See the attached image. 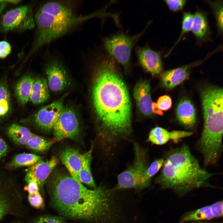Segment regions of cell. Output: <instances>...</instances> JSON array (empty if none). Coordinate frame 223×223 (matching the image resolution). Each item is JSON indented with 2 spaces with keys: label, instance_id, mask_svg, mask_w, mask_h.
Masks as SVG:
<instances>
[{
  "label": "cell",
  "instance_id": "6da1fadb",
  "mask_svg": "<svg viewBox=\"0 0 223 223\" xmlns=\"http://www.w3.org/2000/svg\"><path fill=\"white\" fill-rule=\"evenodd\" d=\"M92 100L100 123V134L110 151L131 132V106L126 85L114 59L107 54L95 55Z\"/></svg>",
  "mask_w": 223,
  "mask_h": 223
},
{
  "label": "cell",
  "instance_id": "7a4b0ae2",
  "mask_svg": "<svg viewBox=\"0 0 223 223\" xmlns=\"http://www.w3.org/2000/svg\"><path fill=\"white\" fill-rule=\"evenodd\" d=\"M49 183L52 204L62 216L99 223L114 218L112 196L110 191L102 186L89 189L64 173L56 174Z\"/></svg>",
  "mask_w": 223,
  "mask_h": 223
},
{
  "label": "cell",
  "instance_id": "3957f363",
  "mask_svg": "<svg viewBox=\"0 0 223 223\" xmlns=\"http://www.w3.org/2000/svg\"><path fill=\"white\" fill-rule=\"evenodd\" d=\"M79 3L74 1L51 0L40 5L34 15L36 30L27 57L87 21L95 17L109 16V13L104 9L86 15H79Z\"/></svg>",
  "mask_w": 223,
  "mask_h": 223
},
{
  "label": "cell",
  "instance_id": "277c9868",
  "mask_svg": "<svg viewBox=\"0 0 223 223\" xmlns=\"http://www.w3.org/2000/svg\"><path fill=\"white\" fill-rule=\"evenodd\" d=\"M164 158L161 171L155 180L161 189L182 196L196 188L212 186L208 180L216 174L202 168L186 145L171 149Z\"/></svg>",
  "mask_w": 223,
  "mask_h": 223
},
{
  "label": "cell",
  "instance_id": "5b68a950",
  "mask_svg": "<svg viewBox=\"0 0 223 223\" xmlns=\"http://www.w3.org/2000/svg\"><path fill=\"white\" fill-rule=\"evenodd\" d=\"M203 129L198 143L203 159L217 160L222 149L223 89L209 85L201 90Z\"/></svg>",
  "mask_w": 223,
  "mask_h": 223
},
{
  "label": "cell",
  "instance_id": "8992f818",
  "mask_svg": "<svg viewBox=\"0 0 223 223\" xmlns=\"http://www.w3.org/2000/svg\"><path fill=\"white\" fill-rule=\"evenodd\" d=\"M22 196L12 177L0 172V221L8 215L22 216Z\"/></svg>",
  "mask_w": 223,
  "mask_h": 223
},
{
  "label": "cell",
  "instance_id": "52a82bcc",
  "mask_svg": "<svg viewBox=\"0 0 223 223\" xmlns=\"http://www.w3.org/2000/svg\"><path fill=\"white\" fill-rule=\"evenodd\" d=\"M134 161L126 170L119 174L117 183L113 190L135 188L140 190L141 181L148 167L147 151L139 144L133 142Z\"/></svg>",
  "mask_w": 223,
  "mask_h": 223
},
{
  "label": "cell",
  "instance_id": "ba28073f",
  "mask_svg": "<svg viewBox=\"0 0 223 223\" xmlns=\"http://www.w3.org/2000/svg\"><path fill=\"white\" fill-rule=\"evenodd\" d=\"M146 28L133 36L120 33L107 37L103 40L104 49L107 54L127 68L130 63L132 48Z\"/></svg>",
  "mask_w": 223,
  "mask_h": 223
},
{
  "label": "cell",
  "instance_id": "9c48e42d",
  "mask_svg": "<svg viewBox=\"0 0 223 223\" xmlns=\"http://www.w3.org/2000/svg\"><path fill=\"white\" fill-rule=\"evenodd\" d=\"M33 4L21 6L7 12L0 19V30L4 32H22L36 27Z\"/></svg>",
  "mask_w": 223,
  "mask_h": 223
},
{
  "label": "cell",
  "instance_id": "30bf717a",
  "mask_svg": "<svg viewBox=\"0 0 223 223\" xmlns=\"http://www.w3.org/2000/svg\"><path fill=\"white\" fill-rule=\"evenodd\" d=\"M52 129L55 142L64 139L74 138L79 134V125L77 115L73 109L63 107Z\"/></svg>",
  "mask_w": 223,
  "mask_h": 223
},
{
  "label": "cell",
  "instance_id": "8fae6325",
  "mask_svg": "<svg viewBox=\"0 0 223 223\" xmlns=\"http://www.w3.org/2000/svg\"><path fill=\"white\" fill-rule=\"evenodd\" d=\"M49 57L45 69L48 87L53 91L62 90L68 84L66 70L58 56L51 55Z\"/></svg>",
  "mask_w": 223,
  "mask_h": 223
},
{
  "label": "cell",
  "instance_id": "7c38bea8",
  "mask_svg": "<svg viewBox=\"0 0 223 223\" xmlns=\"http://www.w3.org/2000/svg\"><path fill=\"white\" fill-rule=\"evenodd\" d=\"M63 107L62 99H59L42 107L34 116L35 125L44 131L52 129Z\"/></svg>",
  "mask_w": 223,
  "mask_h": 223
},
{
  "label": "cell",
  "instance_id": "4fadbf2b",
  "mask_svg": "<svg viewBox=\"0 0 223 223\" xmlns=\"http://www.w3.org/2000/svg\"><path fill=\"white\" fill-rule=\"evenodd\" d=\"M59 160L55 156L47 160L42 159L29 167L25 177L26 182L30 180L35 181L39 189L42 188L45 181L56 166Z\"/></svg>",
  "mask_w": 223,
  "mask_h": 223
},
{
  "label": "cell",
  "instance_id": "5bb4252c",
  "mask_svg": "<svg viewBox=\"0 0 223 223\" xmlns=\"http://www.w3.org/2000/svg\"><path fill=\"white\" fill-rule=\"evenodd\" d=\"M136 50L139 62L145 69L153 75L161 72L162 65L157 52L147 47H138Z\"/></svg>",
  "mask_w": 223,
  "mask_h": 223
},
{
  "label": "cell",
  "instance_id": "9a60e30c",
  "mask_svg": "<svg viewBox=\"0 0 223 223\" xmlns=\"http://www.w3.org/2000/svg\"><path fill=\"white\" fill-rule=\"evenodd\" d=\"M133 96L140 112L146 116L151 115L153 102L149 83L146 81L138 82L134 89Z\"/></svg>",
  "mask_w": 223,
  "mask_h": 223
},
{
  "label": "cell",
  "instance_id": "2e32d148",
  "mask_svg": "<svg viewBox=\"0 0 223 223\" xmlns=\"http://www.w3.org/2000/svg\"><path fill=\"white\" fill-rule=\"evenodd\" d=\"M193 133L192 132L181 130L169 131L162 127H156L150 132L147 141L157 145H162L170 140H178L189 137Z\"/></svg>",
  "mask_w": 223,
  "mask_h": 223
},
{
  "label": "cell",
  "instance_id": "e0dca14e",
  "mask_svg": "<svg viewBox=\"0 0 223 223\" xmlns=\"http://www.w3.org/2000/svg\"><path fill=\"white\" fill-rule=\"evenodd\" d=\"M59 158L69 174L79 181V173L82 164L83 155L76 149L68 148L61 152Z\"/></svg>",
  "mask_w": 223,
  "mask_h": 223
},
{
  "label": "cell",
  "instance_id": "ac0fdd59",
  "mask_svg": "<svg viewBox=\"0 0 223 223\" xmlns=\"http://www.w3.org/2000/svg\"><path fill=\"white\" fill-rule=\"evenodd\" d=\"M177 117L179 122L187 128H191L196 121L195 109L190 101L183 99L178 103L176 110Z\"/></svg>",
  "mask_w": 223,
  "mask_h": 223
},
{
  "label": "cell",
  "instance_id": "d6986e66",
  "mask_svg": "<svg viewBox=\"0 0 223 223\" xmlns=\"http://www.w3.org/2000/svg\"><path fill=\"white\" fill-rule=\"evenodd\" d=\"M189 75L188 66L178 68L164 72L161 81L164 87L171 89L186 79Z\"/></svg>",
  "mask_w": 223,
  "mask_h": 223
},
{
  "label": "cell",
  "instance_id": "ffe728a7",
  "mask_svg": "<svg viewBox=\"0 0 223 223\" xmlns=\"http://www.w3.org/2000/svg\"><path fill=\"white\" fill-rule=\"evenodd\" d=\"M48 88L47 82L45 79L41 77L35 79L29 101L35 104L45 102L49 98Z\"/></svg>",
  "mask_w": 223,
  "mask_h": 223
},
{
  "label": "cell",
  "instance_id": "44dd1931",
  "mask_svg": "<svg viewBox=\"0 0 223 223\" xmlns=\"http://www.w3.org/2000/svg\"><path fill=\"white\" fill-rule=\"evenodd\" d=\"M35 79L30 75L22 77L16 84L15 88V96L20 103L26 104L29 100Z\"/></svg>",
  "mask_w": 223,
  "mask_h": 223
},
{
  "label": "cell",
  "instance_id": "7402d4cb",
  "mask_svg": "<svg viewBox=\"0 0 223 223\" xmlns=\"http://www.w3.org/2000/svg\"><path fill=\"white\" fill-rule=\"evenodd\" d=\"M7 132L9 138L15 144L25 145L34 134L27 128L17 124H12L7 128Z\"/></svg>",
  "mask_w": 223,
  "mask_h": 223
},
{
  "label": "cell",
  "instance_id": "603a6c76",
  "mask_svg": "<svg viewBox=\"0 0 223 223\" xmlns=\"http://www.w3.org/2000/svg\"><path fill=\"white\" fill-rule=\"evenodd\" d=\"M93 148L83 155V160L81 167L79 173L80 181L96 189L94 180L92 175L90 164L92 160Z\"/></svg>",
  "mask_w": 223,
  "mask_h": 223
},
{
  "label": "cell",
  "instance_id": "cb8c5ba5",
  "mask_svg": "<svg viewBox=\"0 0 223 223\" xmlns=\"http://www.w3.org/2000/svg\"><path fill=\"white\" fill-rule=\"evenodd\" d=\"M42 157L37 155L28 153H20L15 155L5 166L7 169H12L21 167H30Z\"/></svg>",
  "mask_w": 223,
  "mask_h": 223
},
{
  "label": "cell",
  "instance_id": "d4e9b609",
  "mask_svg": "<svg viewBox=\"0 0 223 223\" xmlns=\"http://www.w3.org/2000/svg\"><path fill=\"white\" fill-rule=\"evenodd\" d=\"M213 218L210 206H207L199 209L188 212L183 216L178 223L208 220Z\"/></svg>",
  "mask_w": 223,
  "mask_h": 223
},
{
  "label": "cell",
  "instance_id": "484cf974",
  "mask_svg": "<svg viewBox=\"0 0 223 223\" xmlns=\"http://www.w3.org/2000/svg\"><path fill=\"white\" fill-rule=\"evenodd\" d=\"M55 142L53 139L49 140L34 134L25 145L28 149L38 152H44Z\"/></svg>",
  "mask_w": 223,
  "mask_h": 223
},
{
  "label": "cell",
  "instance_id": "4316f807",
  "mask_svg": "<svg viewBox=\"0 0 223 223\" xmlns=\"http://www.w3.org/2000/svg\"><path fill=\"white\" fill-rule=\"evenodd\" d=\"M164 161L163 157L155 160L148 166L142 178L140 190L146 188L150 186L152 177L161 168Z\"/></svg>",
  "mask_w": 223,
  "mask_h": 223
},
{
  "label": "cell",
  "instance_id": "83f0119b",
  "mask_svg": "<svg viewBox=\"0 0 223 223\" xmlns=\"http://www.w3.org/2000/svg\"><path fill=\"white\" fill-rule=\"evenodd\" d=\"M208 24L206 18L201 13L197 12L194 15L191 30L198 37L204 36L208 30Z\"/></svg>",
  "mask_w": 223,
  "mask_h": 223
},
{
  "label": "cell",
  "instance_id": "f1b7e54d",
  "mask_svg": "<svg viewBox=\"0 0 223 223\" xmlns=\"http://www.w3.org/2000/svg\"><path fill=\"white\" fill-rule=\"evenodd\" d=\"M10 94L5 81H0V117L5 116L10 109Z\"/></svg>",
  "mask_w": 223,
  "mask_h": 223
},
{
  "label": "cell",
  "instance_id": "f546056e",
  "mask_svg": "<svg viewBox=\"0 0 223 223\" xmlns=\"http://www.w3.org/2000/svg\"><path fill=\"white\" fill-rule=\"evenodd\" d=\"M194 18V15L190 13H185L183 15L182 22V30L179 38L174 45L170 50L169 52L173 49L176 45L180 41L183 35L186 33L191 30Z\"/></svg>",
  "mask_w": 223,
  "mask_h": 223
},
{
  "label": "cell",
  "instance_id": "4dcf8cb0",
  "mask_svg": "<svg viewBox=\"0 0 223 223\" xmlns=\"http://www.w3.org/2000/svg\"><path fill=\"white\" fill-rule=\"evenodd\" d=\"M212 5L214 8L216 15L217 24L219 29H223V5L220 2L212 3Z\"/></svg>",
  "mask_w": 223,
  "mask_h": 223
},
{
  "label": "cell",
  "instance_id": "1f68e13d",
  "mask_svg": "<svg viewBox=\"0 0 223 223\" xmlns=\"http://www.w3.org/2000/svg\"><path fill=\"white\" fill-rule=\"evenodd\" d=\"M156 104L161 110L166 111L171 107L172 101L169 96L164 95L159 98Z\"/></svg>",
  "mask_w": 223,
  "mask_h": 223
},
{
  "label": "cell",
  "instance_id": "d6a6232c",
  "mask_svg": "<svg viewBox=\"0 0 223 223\" xmlns=\"http://www.w3.org/2000/svg\"><path fill=\"white\" fill-rule=\"evenodd\" d=\"M30 204L34 207L40 208L44 205V200L40 193L34 195L28 196Z\"/></svg>",
  "mask_w": 223,
  "mask_h": 223
},
{
  "label": "cell",
  "instance_id": "836d02e7",
  "mask_svg": "<svg viewBox=\"0 0 223 223\" xmlns=\"http://www.w3.org/2000/svg\"><path fill=\"white\" fill-rule=\"evenodd\" d=\"M165 1L169 8L174 11L182 9L186 3V1L185 0H168Z\"/></svg>",
  "mask_w": 223,
  "mask_h": 223
},
{
  "label": "cell",
  "instance_id": "e575fe53",
  "mask_svg": "<svg viewBox=\"0 0 223 223\" xmlns=\"http://www.w3.org/2000/svg\"><path fill=\"white\" fill-rule=\"evenodd\" d=\"M11 51L10 44L6 41H0V59H4L8 56Z\"/></svg>",
  "mask_w": 223,
  "mask_h": 223
},
{
  "label": "cell",
  "instance_id": "d590c367",
  "mask_svg": "<svg viewBox=\"0 0 223 223\" xmlns=\"http://www.w3.org/2000/svg\"><path fill=\"white\" fill-rule=\"evenodd\" d=\"M213 217H219L223 215V201H219L210 206Z\"/></svg>",
  "mask_w": 223,
  "mask_h": 223
},
{
  "label": "cell",
  "instance_id": "8d00e7d4",
  "mask_svg": "<svg viewBox=\"0 0 223 223\" xmlns=\"http://www.w3.org/2000/svg\"><path fill=\"white\" fill-rule=\"evenodd\" d=\"M26 183L27 185L25 187L28 193V196L34 195L40 193L38 185L35 181L30 180Z\"/></svg>",
  "mask_w": 223,
  "mask_h": 223
},
{
  "label": "cell",
  "instance_id": "74e56055",
  "mask_svg": "<svg viewBox=\"0 0 223 223\" xmlns=\"http://www.w3.org/2000/svg\"><path fill=\"white\" fill-rule=\"evenodd\" d=\"M35 223H62L58 219L51 216H42L39 218Z\"/></svg>",
  "mask_w": 223,
  "mask_h": 223
},
{
  "label": "cell",
  "instance_id": "f35d334b",
  "mask_svg": "<svg viewBox=\"0 0 223 223\" xmlns=\"http://www.w3.org/2000/svg\"><path fill=\"white\" fill-rule=\"evenodd\" d=\"M8 147L5 141L0 137V159L6 155L7 152Z\"/></svg>",
  "mask_w": 223,
  "mask_h": 223
},
{
  "label": "cell",
  "instance_id": "ab89813d",
  "mask_svg": "<svg viewBox=\"0 0 223 223\" xmlns=\"http://www.w3.org/2000/svg\"><path fill=\"white\" fill-rule=\"evenodd\" d=\"M152 112L159 115H163V112L158 106L157 104L155 103H152L151 106Z\"/></svg>",
  "mask_w": 223,
  "mask_h": 223
},
{
  "label": "cell",
  "instance_id": "60d3db41",
  "mask_svg": "<svg viewBox=\"0 0 223 223\" xmlns=\"http://www.w3.org/2000/svg\"><path fill=\"white\" fill-rule=\"evenodd\" d=\"M189 223H213V222H192Z\"/></svg>",
  "mask_w": 223,
  "mask_h": 223
},
{
  "label": "cell",
  "instance_id": "b9f144b4",
  "mask_svg": "<svg viewBox=\"0 0 223 223\" xmlns=\"http://www.w3.org/2000/svg\"><path fill=\"white\" fill-rule=\"evenodd\" d=\"M7 1V0H0V5H1V4L2 3H3V2H6Z\"/></svg>",
  "mask_w": 223,
  "mask_h": 223
},
{
  "label": "cell",
  "instance_id": "7bdbcfd3",
  "mask_svg": "<svg viewBox=\"0 0 223 223\" xmlns=\"http://www.w3.org/2000/svg\"><path fill=\"white\" fill-rule=\"evenodd\" d=\"M1 14V11H0V15Z\"/></svg>",
  "mask_w": 223,
  "mask_h": 223
}]
</instances>
